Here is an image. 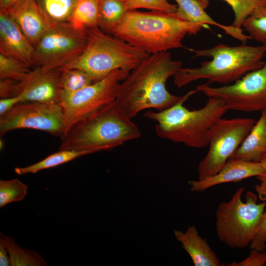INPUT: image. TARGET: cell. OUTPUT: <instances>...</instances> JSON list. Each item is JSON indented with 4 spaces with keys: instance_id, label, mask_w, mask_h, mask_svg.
I'll list each match as a JSON object with an SVG mask.
<instances>
[{
    "instance_id": "44dd1931",
    "label": "cell",
    "mask_w": 266,
    "mask_h": 266,
    "mask_svg": "<svg viewBox=\"0 0 266 266\" xmlns=\"http://www.w3.org/2000/svg\"><path fill=\"white\" fill-rule=\"evenodd\" d=\"M0 241L8 252L11 266H47L44 259L37 252L21 248L12 237L0 233Z\"/></svg>"
},
{
    "instance_id": "3957f363",
    "label": "cell",
    "mask_w": 266,
    "mask_h": 266,
    "mask_svg": "<svg viewBox=\"0 0 266 266\" xmlns=\"http://www.w3.org/2000/svg\"><path fill=\"white\" fill-rule=\"evenodd\" d=\"M140 135L137 125L116 100L72 126L61 137L59 150L108 151Z\"/></svg>"
},
{
    "instance_id": "603a6c76",
    "label": "cell",
    "mask_w": 266,
    "mask_h": 266,
    "mask_svg": "<svg viewBox=\"0 0 266 266\" xmlns=\"http://www.w3.org/2000/svg\"><path fill=\"white\" fill-rule=\"evenodd\" d=\"M54 23L68 21L78 0H35Z\"/></svg>"
},
{
    "instance_id": "1f68e13d",
    "label": "cell",
    "mask_w": 266,
    "mask_h": 266,
    "mask_svg": "<svg viewBox=\"0 0 266 266\" xmlns=\"http://www.w3.org/2000/svg\"><path fill=\"white\" fill-rule=\"evenodd\" d=\"M260 163L263 172L256 177L259 182L255 186V189L259 199L262 201H266V158Z\"/></svg>"
},
{
    "instance_id": "d6986e66",
    "label": "cell",
    "mask_w": 266,
    "mask_h": 266,
    "mask_svg": "<svg viewBox=\"0 0 266 266\" xmlns=\"http://www.w3.org/2000/svg\"><path fill=\"white\" fill-rule=\"evenodd\" d=\"M127 11L125 0H99L98 27L113 35Z\"/></svg>"
},
{
    "instance_id": "52a82bcc",
    "label": "cell",
    "mask_w": 266,
    "mask_h": 266,
    "mask_svg": "<svg viewBox=\"0 0 266 266\" xmlns=\"http://www.w3.org/2000/svg\"><path fill=\"white\" fill-rule=\"evenodd\" d=\"M238 188L231 199L220 203L216 212V231L219 239L232 249H243L250 245L258 231L266 201L258 202L253 192L245 193Z\"/></svg>"
},
{
    "instance_id": "484cf974",
    "label": "cell",
    "mask_w": 266,
    "mask_h": 266,
    "mask_svg": "<svg viewBox=\"0 0 266 266\" xmlns=\"http://www.w3.org/2000/svg\"><path fill=\"white\" fill-rule=\"evenodd\" d=\"M59 70L63 93L74 92L94 83L89 74L83 70L78 68Z\"/></svg>"
},
{
    "instance_id": "e575fe53",
    "label": "cell",
    "mask_w": 266,
    "mask_h": 266,
    "mask_svg": "<svg viewBox=\"0 0 266 266\" xmlns=\"http://www.w3.org/2000/svg\"><path fill=\"white\" fill-rule=\"evenodd\" d=\"M0 266H10V258L3 244L0 241Z\"/></svg>"
},
{
    "instance_id": "8992f818",
    "label": "cell",
    "mask_w": 266,
    "mask_h": 266,
    "mask_svg": "<svg viewBox=\"0 0 266 266\" xmlns=\"http://www.w3.org/2000/svg\"><path fill=\"white\" fill-rule=\"evenodd\" d=\"M86 46L74 61L59 69L84 70L94 82L120 69L130 72L149 55L145 51L103 32L98 26L88 29Z\"/></svg>"
},
{
    "instance_id": "2e32d148",
    "label": "cell",
    "mask_w": 266,
    "mask_h": 266,
    "mask_svg": "<svg viewBox=\"0 0 266 266\" xmlns=\"http://www.w3.org/2000/svg\"><path fill=\"white\" fill-rule=\"evenodd\" d=\"M34 46L12 19L0 11V51L25 62L31 67Z\"/></svg>"
},
{
    "instance_id": "f1b7e54d",
    "label": "cell",
    "mask_w": 266,
    "mask_h": 266,
    "mask_svg": "<svg viewBox=\"0 0 266 266\" xmlns=\"http://www.w3.org/2000/svg\"><path fill=\"white\" fill-rule=\"evenodd\" d=\"M127 11L138 8L172 13L176 12L177 5L169 3L167 0H125Z\"/></svg>"
},
{
    "instance_id": "8fae6325",
    "label": "cell",
    "mask_w": 266,
    "mask_h": 266,
    "mask_svg": "<svg viewBox=\"0 0 266 266\" xmlns=\"http://www.w3.org/2000/svg\"><path fill=\"white\" fill-rule=\"evenodd\" d=\"M196 90L208 97L222 99L228 110L261 111L266 108V63L232 84L214 87L203 84Z\"/></svg>"
},
{
    "instance_id": "836d02e7",
    "label": "cell",
    "mask_w": 266,
    "mask_h": 266,
    "mask_svg": "<svg viewBox=\"0 0 266 266\" xmlns=\"http://www.w3.org/2000/svg\"><path fill=\"white\" fill-rule=\"evenodd\" d=\"M21 102V98L19 96L0 99V116L10 111L16 104Z\"/></svg>"
},
{
    "instance_id": "8d00e7d4",
    "label": "cell",
    "mask_w": 266,
    "mask_h": 266,
    "mask_svg": "<svg viewBox=\"0 0 266 266\" xmlns=\"http://www.w3.org/2000/svg\"></svg>"
},
{
    "instance_id": "7a4b0ae2",
    "label": "cell",
    "mask_w": 266,
    "mask_h": 266,
    "mask_svg": "<svg viewBox=\"0 0 266 266\" xmlns=\"http://www.w3.org/2000/svg\"><path fill=\"white\" fill-rule=\"evenodd\" d=\"M202 25L188 22L176 12L128 11L113 35L149 54L183 47L187 34H196Z\"/></svg>"
},
{
    "instance_id": "ffe728a7",
    "label": "cell",
    "mask_w": 266,
    "mask_h": 266,
    "mask_svg": "<svg viewBox=\"0 0 266 266\" xmlns=\"http://www.w3.org/2000/svg\"><path fill=\"white\" fill-rule=\"evenodd\" d=\"M99 5V0H78L68 22L78 30L98 26Z\"/></svg>"
},
{
    "instance_id": "d4e9b609",
    "label": "cell",
    "mask_w": 266,
    "mask_h": 266,
    "mask_svg": "<svg viewBox=\"0 0 266 266\" xmlns=\"http://www.w3.org/2000/svg\"><path fill=\"white\" fill-rule=\"evenodd\" d=\"M242 27L251 38L266 45V5L254 9L243 22Z\"/></svg>"
},
{
    "instance_id": "d590c367",
    "label": "cell",
    "mask_w": 266,
    "mask_h": 266,
    "mask_svg": "<svg viewBox=\"0 0 266 266\" xmlns=\"http://www.w3.org/2000/svg\"><path fill=\"white\" fill-rule=\"evenodd\" d=\"M19 0H0V11H4Z\"/></svg>"
},
{
    "instance_id": "ac0fdd59",
    "label": "cell",
    "mask_w": 266,
    "mask_h": 266,
    "mask_svg": "<svg viewBox=\"0 0 266 266\" xmlns=\"http://www.w3.org/2000/svg\"><path fill=\"white\" fill-rule=\"evenodd\" d=\"M266 158V108L230 159L261 162Z\"/></svg>"
},
{
    "instance_id": "9c48e42d",
    "label": "cell",
    "mask_w": 266,
    "mask_h": 266,
    "mask_svg": "<svg viewBox=\"0 0 266 266\" xmlns=\"http://www.w3.org/2000/svg\"><path fill=\"white\" fill-rule=\"evenodd\" d=\"M251 118H221L209 130L207 138L209 149L198 167V179L217 173L231 158L255 124Z\"/></svg>"
},
{
    "instance_id": "7c38bea8",
    "label": "cell",
    "mask_w": 266,
    "mask_h": 266,
    "mask_svg": "<svg viewBox=\"0 0 266 266\" xmlns=\"http://www.w3.org/2000/svg\"><path fill=\"white\" fill-rule=\"evenodd\" d=\"M20 129L42 131L62 137L66 133L62 106L60 104L20 102L0 116V136L9 131Z\"/></svg>"
},
{
    "instance_id": "277c9868",
    "label": "cell",
    "mask_w": 266,
    "mask_h": 266,
    "mask_svg": "<svg viewBox=\"0 0 266 266\" xmlns=\"http://www.w3.org/2000/svg\"><path fill=\"white\" fill-rule=\"evenodd\" d=\"M197 92L196 89L189 91L166 109L157 112L148 110L144 113V117L157 122L155 132L159 137L193 148L208 146L209 130L228 109L222 99L211 97L202 107L188 109L184 103Z\"/></svg>"
},
{
    "instance_id": "f546056e",
    "label": "cell",
    "mask_w": 266,
    "mask_h": 266,
    "mask_svg": "<svg viewBox=\"0 0 266 266\" xmlns=\"http://www.w3.org/2000/svg\"><path fill=\"white\" fill-rule=\"evenodd\" d=\"M266 263V251L251 249L250 254L245 259L228 264L229 266H263Z\"/></svg>"
},
{
    "instance_id": "4316f807",
    "label": "cell",
    "mask_w": 266,
    "mask_h": 266,
    "mask_svg": "<svg viewBox=\"0 0 266 266\" xmlns=\"http://www.w3.org/2000/svg\"><path fill=\"white\" fill-rule=\"evenodd\" d=\"M28 186L17 178L0 180V207L7 204L20 201L26 197Z\"/></svg>"
},
{
    "instance_id": "7402d4cb",
    "label": "cell",
    "mask_w": 266,
    "mask_h": 266,
    "mask_svg": "<svg viewBox=\"0 0 266 266\" xmlns=\"http://www.w3.org/2000/svg\"><path fill=\"white\" fill-rule=\"evenodd\" d=\"M89 151L80 150H62L52 154L43 160L33 165L22 167H15L14 171L18 175L36 173L49 168L55 167L78 157L92 154Z\"/></svg>"
},
{
    "instance_id": "9a60e30c",
    "label": "cell",
    "mask_w": 266,
    "mask_h": 266,
    "mask_svg": "<svg viewBox=\"0 0 266 266\" xmlns=\"http://www.w3.org/2000/svg\"><path fill=\"white\" fill-rule=\"evenodd\" d=\"M263 172L260 162L230 159L214 175L203 179L190 180L188 183L192 191L201 192L219 184L237 182L248 178L256 177Z\"/></svg>"
},
{
    "instance_id": "ba28073f",
    "label": "cell",
    "mask_w": 266,
    "mask_h": 266,
    "mask_svg": "<svg viewBox=\"0 0 266 266\" xmlns=\"http://www.w3.org/2000/svg\"><path fill=\"white\" fill-rule=\"evenodd\" d=\"M87 30L77 29L68 21L54 24L34 46L32 66L50 70L70 64L84 51Z\"/></svg>"
},
{
    "instance_id": "6da1fadb",
    "label": "cell",
    "mask_w": 266,
    "mask_h": 266,
    "mask_svg": "<svg viewBox=\"0 0 266 266\" xmlns=\"http://www.w3.org/2000/svg\"><path fill=\"white\" fill-rule=\"evenodd\" d=\"M182 66L168 51L149 54L120 83L117 101L131 119L145 109L161 111L174 105L182 97L170 94L166 82Z\"/></svg>"
},
{
    "instance_id": "30bf717a",
    "label": "cell",
    "mask_w": 266,
    "mask_h": 266,
    "mask_svg": "<svg viewBox=\"0 0 266 266\" xmlns=\"http://www.w3.org/2000/svg\"><path fill=\"white\" fill-rule=\"evenodd\" d=\"M129 74L123 70L116 69L101 80L79 90L63 93L60 104L65 118V134L74 124L116 100L120 81Z\"/></svg>"
},
{
    "instance_id": "4fadbf2b",
    "label": "cell",
    "mask_w": 266,
    "mask_h": 266,
    "mask_svg": "<svg viewBox=\"0 0 266 266\" xmlns=\"http://www.w3.org/2000/svg\"><path fill=\"white\" fill-rule=\"evenodd\" d=\"M63 95L59 69L34 68L25 79L17 82L14 96H20L21 102L57 104L61 103Z\"/></svg>"
},
{
    "instance_id": "5b68a950",
    "label": "cell",
    "mask_w": 266,
    "mask_h": 266,
    "mask_svg": "<svg viewBox=\"0 0 266 266\" xmlns=\"http://www.w3.org/2000/svg\"><path fill=\"white\" fill-rule=\"evenodd\" d=\"M188 50L194 53L195 58L209 57L211 60L201 63L200 67L180 68L173 76L178 88L201 79L208 80L207 84H230L265 63L263 59L266 55V45L264 44L230 46L220 43L208 49Z\"/></svg>"
},
{
    "instance_id": "e0dca14e",
    "label": "cell",
    "mask_w": 266,
    "mask_h": 266,
    "mask_svg": "<svg viewBox=\"0 0 266 266\" xmlns=\"http://www.w3.org/2000/svg\"><path fill=\"white\" fill-rule=\"evenodd\" d=\"M174 235L189 254L195 266H220V261L206 240L201 237L194 226L185 232L174 230Z\"/></svg>"
},
{
    "instance_id": "d6a6232c",
    "label": "cell",
    "mask_w": 266,
    "mask_h": 266,
    "mask_svg": "<svg viewBox=\"0 0 266 266\" xmlns=\"http://www.w3.org/2000/svg\"><path fill=\"white\" fill-rule=\"evenodd\" d=\"M17 81L10 78L0 79V98H7L14 97Z\"/></svg>"
},
{
    "instance_id": "4dcf8cb0",
    "label": "cell",
    "mask_w": 266,
    "mask_h": 266,
    "mask_svg": "<svg viewBox=\"0 0 266 266\" xmlns=\"http://www.w3.org/2000/svg\"><path fill=\"white\" fill-rule=\"evenodd\" d=\"M266 244V211H264L260 221L257 233L250 244L251 249L263 251Z\"/></svg>"
},
{
    "instance_id": "5bb4252c",
    "label": "cell",
    "mask_w": 266,
    "mask_h": 266,
    "mask_svg": "<svg viewBox=\"0 0 266 266\" xmlns=\"http://www.w3.org/2000/svg\"><path fill=\"white\" fill-rule=\"evenodd\" d=\"M0 11L12 19L34 46L54 24L35 0H20Z\"/></svg>"
},
{
    "instance_id": "cb8c5ba5",
    "label": "cell",
    "mask_w": 266,
    "mask_h": 266,
    "mask_svg": "<svg viewBox=\"0 0 266 266\" xmlns=\"http://www.w3.org/2000/svg\"><path fill=\"white\" fill-rule=\"evenodd\" d=\"M30 68L22 61L0 51V79L10 78L20 82L31 71Z\"/></svg>"
},
{
    "instance_id": "83f0119b",
    "label": "cell",
    "mask_w": 266,
    "mask_h": 266,
    "mask_svg": "<svg viewBox=\"0 0 266 266\" xmlns=\"http://www.w3.org/2000/svg\"><path fill=\"white\" fill-rule=\"evenodd\" d=\"M232 8L234 20L232 25L235 28L242 30L244 20L256 8L266 5V0H223Z\"/></svg>"
}]
</instances>
